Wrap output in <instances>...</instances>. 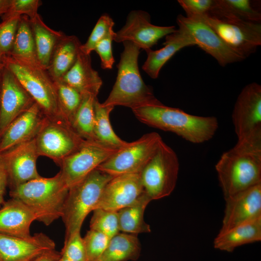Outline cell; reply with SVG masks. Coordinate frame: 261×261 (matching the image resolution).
I'll use <instances>...</instances> for the list:
<instances>
[{
    "label": "cell",
    "instance_id": "cell-1",
    "mask_svg": "<svg viewBox=\"0 0 261 261\" xmlns=\"http://www.w3.org/2000/svg\"><path fill=\"white\" fill-rule=\"evenodd\" d=\"M131 110L142 123L173 132L193 143L209 140L218 128V120L215 117L190 115L178 108L165 106L161 102L144 105Z\"/></svg>",
    "mask_w": 261,
    "mask_h": 261
},
{
    "label": "cell",
    "instance_id": "cell-2",
    "mask_svg": "<svg viewBox=\"0 0 261 261\" xmlns=\"http://www.w3.org/2000/svg\"><path fill=\"white\" fill-rule=\"evenodd\" d=\"M124 50L117 65L116 81L104 106H123L133 109L146 105L160 103L151 88L144 82L139 69L140 49L130 42L122 43Z\"/></svg>",
    "mask_w": 261,
    "mask_h": 261
},
{
    "label": "cell",
    "instance_id": "cell-3",
    "mask_svg": "<svg viewBox=\"0 0 261 261\" xmlns=\"http://www.w3.org/2000/svg\"><path fill=\"white\" fill-rule=\"evenodd\" d=\"M68 190L59 172L54 176H41L11 189L10 195L27 206L36 220L48 226L61 218Z\"/></svg>",
    "mask_w": 261,
    "mask_h": 261
},
{
    "label": "cell",
    "instance_id": "cell-4",
    "mask_svg": "<svg viewBox=\"0 0 261 261\" xmlns=\"http://www.w3.org/2000/svg\"><path fill=\"white\" fill-rule=\"evenodd\" d=\"M224 199L261 184V151L234 146L216 165Z\"/></svg>",
    "mask_w": 261,
    "mask_h": 261
},
{
    "label": "cell",
    "instance_id": "cell-5",
    "mask_svg": "<svg viewBox=\"0 0 261 261\" xmlns=\"http://www.w3.org/2000/svg\"><path fill=\"white\" fill-rule=\"evenodd\" d=\"M113 177L96 169L69 188L61 218L65 237L80 231L86 217L96 209L104 188Z\"/></svg>",
    "mask_w": 261,
    "mask_h": 261
},
{
    "label": "cell",
    "instance_id": "cell-6",
    "mask_svg": "<svg viewBox=\"0 0 261 261\" xmlns=\"http://www.w3.org/2000/svg\"><path fill=\"white\" fill-rule=\"evenodd\" d=\"M2 63L45 116L48 117H61L54 82L46 70L39 64L28 63L9 55L3 56Z\"/></svg>",
    "mask_w": 261,
    "mask_h": 261
},
{
    "label": "cell",
    "instance_id": "cell-7",
    "mask_svg": "<svg viewBox=\"0 0 261 261\" xmlns=\"http://www.w3.org/2000/svg\"><path fill=\"white\" fill-rule=\"evenodd\" d=\"M232 120L238 137L236 146L261 151V86L252 83L245 87L236 101Z\"/></svg>",
    "mask_w": 261,
    "mask_h": 261
},
{
    "label": "cell",
    "instance_id": "cell-8",
    "mask_svg": "<svg viewBox=\"0 0 261 261\" xmlns=\"http://www.w3.org/2000/svg\"><path fill=\"white\" fill-rule=\"evenodd\" d=\"M179 167L176 153L162 141L140 173L144 191L151 200L171 194L176 186Z\"/></svg>",
    "mask_w": 261,
    "mask_h": 261
},
{
    "label": "cell",
    "instance_id": "cell-9",
    "mask_svg": "<svg viewBox=\"0 0 261 261\" xmlns=\"http://www.w3.org/2000/svg\"><path fill=\"white\" fill-rule=\"evenodd\" d=\"M35 140L39 156L50 158L58 166L86 141L61 117H47Z\"/></svg>",
    "mask_w": 261,
    "mask_h": 261
},
{
    "label": "cell",
    "instance_id": "cell-10",
    "mask_svg": "<svg viewBox=\"0 0 261 261\" xmlns=\"http://www.w3.org/2000/svg\"><path fill=\"white\" fill-rule=\"evenodd\" d=\"M197 19L208 25L230 49L244 59L261 45L260 22L218 18L208 14Z\"/></svg>",
    "mask_w": 261,
    "mask_h": 261
},
{
    "label": "cell",
    "instance_id": "cell-11",
    "mask_svg": "<svg viewBox=\"0 0 261 261\" xmlns=\"http://www.w3.org/2000/svg\"><path fill=\"white\" fill-rule=\"evenodd\" d=\"M162 141L157 132L145 134L120 149L96 169L113 176L140 173Z\"/></svg>",
    "mask_w": 261,
    "mask_h": 261
},
{
    "label": "cell",
    "instance_id": "cell-12",
    "mask_svg": "<svg viewBox=\"0 0 261 261\" xmlns=\"http://www.w3.org/2000/svg\"><path fill=\"white\" fill-rule=\"evenodd\" d=\"M119 149L97 142L86 140L77 151L65 158L59 166L66 186L69 188L82 180Z\"/></svg>",
    "mask_w": 261,
    "mask_h": 261
},
{
    "label": "cell",
    "instance_id": "cell-13",
    "mask_svg": "<svg viewBox=\"0 0 261 261\" xmlns=\"http://www.w3.org/2000/svg\"><path fill=\"white\" fill-rule=\"evenodd\" d=\"M176 22L198 45L210 55L222 66L240 61L244 58L230 49L214 30L201 19H192L182 14L177 16Z\"/></svg>",
    "mask_w": 261,
    "mask_h": 261
},
{
    "label": "cell",
    "instance_id": "cell-14",
    "mask_svg": "<svg viewBox=\"0 0 261 261\" xmlns=\"http://www.w3.org/2000/svg\"><path fill=\"white\" fill-rule=\"evenodd\" d=\"M176 30L174 26L153 25L148 13L133 10L128 14L124 26L115 32L114 41L117 43L130 42L140 49L145 50L151 49L159 40Z\"/></svg>",
    "mask_w": 261,
    "mask_h": 261
},
{
    "label": "cell",
    "instance_id": "cell-15",
    "mask_svg": "<svg viewBox=\"0 0 261 261\" xmlns=\"http://www.w3.org/2000/svg\"><path fill=\"white\" fill-rule=\"evenodd\" d=\"M34 103L15 76L4 67L0 76V138L11 122Z\"/></svg>",
    "mask_w": 261,
    "mask_h": 261
},
{
    "label": "cell",
    "instance_id": "cell-16",
    "mask_svg": "<svg viewBox=\"0 0 261 261\" xmlns=\"http://www.w3.org/2000/svg\"><path fill=\"white\" fill-rule=\"evenodd\" d=\"M5 164L8 185L13 189L41 176L36 162L38 157L35 138L0 153Z\"/></svg>",
    "mask_w": 261,
    "mask_h": 261
},
{
    "label": "cell",
    "instance_id": "cell-17",
    "mask_svg": "<svg viewBox=\"0 0 261 261\" xmlns=\"http://www.w3.org/2000/svg\"><path fill=\"white\" fill-rule=\"evenodd\" d=\"M144 192L140 173L114 176L104 188L96 209L117 211L134 203Z\"/></svg>",
    "mask_w": 261,
    "mask_h": 261
},
{
    "label": "cell",
    "instance_id": "cell-18",
    "mask_svg": "<svg viewBox=\"0 0 261 261\" xmlns=\"http://www.w3.org/2000/svg\"><path fill=\"white\" fill-rule=\"evenodd\" d=\"M225 202L219 232L261 218V184L238 193Z\"/></svg>",
    "mask_w": 261,
    "mask_h": 261
},
{
    "label": "cell",
    "instance_id": "cell-19",
    "mask_svg": "<svg viewBox=\"0 0 261 261\" xmlns=\"http://www.w3.org/2000/svg\"><path fill=\"white\" fill-rule=\"evenodd\" d=\"M54 241L44 233L27 237L0 234L1 261H33L43 253L55 249Z\"/></svg>",
    "mask_w": 261,
    "mask_h": 261
},
{
    "label": "cell",
    "instance_id": "cell-20",
    "mask_svg": "<svg viewBox=\"0 0 261 261\" xmlns=\"http://www.w3.org/2000/svg\"><path fill=\"white\" fill-rule=\"evenodd\" d=\"M47 116L34 103L7 128L0 138V153L35 138Z\"/></svg>",
    "mask_w": 261,
    "mask_h": 261
},
{
    "label": "cell",
    "instance_id": "cell-21",
    "mask_svg": "<svg viewBox=\"0 0 261 261\" xmlns=\"http://www.w3.org/2000/svg\"><path fill=\"white\" fill-rule=\"evenodd\" d=\"M0 209V234L27 237L31 235L30 227L36 220L32 211L18 200L11 198Z\"/></svg>",
    "mask_w": 261,
    "mask_h": 261
},
{
    "label": "cell",
    "instance_id": "cell-22",
    "mask_svg": "<svg viewBox=\"0 0 261 261\" xmlns=\"http://www.w3.org/2000/svg\"><path fill=\"white\" fill-rule=\"evenodd\" d=\"M60 80L83 95L91 94L96 97L102 84L98 72L92 68L90 55L81 50L74 64Z\"/></svg>",
    "mask_w": 261,
    "mask_h": 261
},
{
    "label": "cell",
    "instance_id": "cell-23",
    "mask_svg": "<svg viewBox=\"0 0 261 261\" xmlns=\"http://www.w3.org/2000/svg\"><path fill=\"white\" fill-rule=\"evenodd\" d=\"M163 44V47L157 50H145L147 58L142 69L153 79L158 77L162 67L176 52L185 47L195 45L191 38L180 29L165 36Z\"/></svg>",
    "mask_w": 261,
    "mask_h": 261
},
{
    "label": "cell",
    "instance_id": "cell-24",
    "mask_svg": "<svg viewBox=\"0 0 261 261\" xmlns=\"http://www.w3.org/2000/svg\"><path fill=\"white\" fill-rule=\"evenodd\" d=\"M261 240V218L219 232L213 243L216 249L230 252L239 246Z\"/></svg>",
    "mask_w": 261,
    "mask_h": 261
},
{
    "label": "cell",
    "instance_id": "cell-25",
    "mask_svg": "<svg viewBox=\"0 0 261 261\" xmlns=\"http://www.w3.org/2000/svg\"><path fill=\"white\" fill-rule=\"evenodd\" d=\"M82 44L74 35H64L57 44L47 70L53 81L60 80L76 61Z\"/></svg>",
    "mask_w": 261,
    "mask_h": 261
},
{
    "label": "cell",
    "instance_id": "cell-26",
    "mask_svg": "<svg viewBox=\"0 0 261 261\" xmlns=\"http://www.w3.org/2000/svg\"><path fill=\"white\" fill-rule=\"evenodd\" d=\"M29 20L34 37L38 63L47 70L54 50L65 34L60 31L54 30L47 26L39 14Z\"/></svg>",
    "mask_w": 261,
    "mask_h": 261
},
{
    "label": "cell",
    "instance_id": "cell-27",
    "mask_svg": "<svg viewBox=\"0 0 261 261\" xmlns=\"http://www.w3.org/2000/svg\"><path fill=\"white\" fill-rule=\"evenodd\" d=\"M151 201L145 192L134 203L117 211L119 231L130 234L150 232V227L145 221L144 216Z\"/></svg>",
    "mask_w": 261,
    "mask_h": 261
},
{
    "label": "cell",
    "instance_id": "cell-28",
    "mask_svg": "<svg viewBox=\"0 0 261 261\" xmlns=\"http://www.w3.org/2000/svg\"><path fill=\"white\" fill-rule=\"evenodd\" d=\"M208 14L222 18H233L260 22L261 13L250 0H214Z\"/></svg>",
    "mask_w": 261,
    "mask_h": 261
},
{
    "label": "cell",
    "instance_id": "cell-29",
    "mask_svg": "<svg viewBox=\"0 0 261 261\" xmlns=\"http://www.w3.org/2000/svg\"><path fill=\"white\" fill-rule=\"evenodd\" d=\"M141 245L137 237L132 234L118 233L112 237L97 261H128L138 259Z\"/></svg>",
    "mask_w": 261,
    "mask_h": 261
},
{
    "label": "cell",
    "instance_id": "cell-30",
    "mask_svg": "<svg viewBox=\"0 0 261 261\" xmlns=\"http://www.w3.org/2000/svg\"><path fill=\"white\" fill-rule=\"evenodd\" d=\"M113 106H104L97 98L94 104L95 124L94 132L96 142L108 147L121 149L130 143L121 139L114 132L109 116Z\"/></svg>",
    "mask_w": 261,
    "mask_h": 261
},
{
    "label": "cell",
    "instance_id": "cell-31",
    "mask_svg": "<svg viewBox=\"0 0 261 261\" xmlns=\"http://www.w3.org/2000/svg\"><path fill=\"white\" fill-rule=\"evenodd\" d=\"M11 56L34 64H39L33 33L28 17L21 16L12 50Z\"/></svg>",
    "mask_w": 261,
    "mask_h": 261
},
{
    "label": "cell",
    "instance_id": "cell-32",
    "mask_svg": "<svg viewBox=\"0 0 261 261\" xmlns=\"http://www.w3.org/2000/svg\"><path fill=\"white\" fill-rule=\"evenodd\" d=\"M97 97L91 94L83 95L81 104L71 126L74 131L85 140L95 141L94 104Z\"/></svg>",
    "mask_w": 261,
    "mask_h": 261
},
{
    "label": "cell",
    "instance_id": "cell-33",
    "mask_svg": "<svg viewBox=\"0 0 261 261\" xmlns=\"http://www.w3.org/2000/svg\"><path fill=\"white\" fill-rule=\"evenodd\" d=\"M61 117L70 126L83 100V95L61 80L54 81Z\"/></svg>",
    "mask_w": 261,
    "mask_h": 261
},
{
    "label": "cell",
    "instance_id": "cell-34",
    "mask_svg": "<svg viewBox=\"0 0 261 261\" xmlns=\"http://www.w3.org/2000/svg\"><path fill=\"white\" fill-rule=\"evenodd\" d=\"M90 222V229L101 232L110 239L119 233L117 211L96 208Z\"/></svg>",
    "mask_w": 261,
    "mask_h": 261
},
{
    "label": "cell",
    "instance_id": "cell-35",
    "mask_svg": "<svg viewBox=\"0 0 261 261\" xmlns=\"http://www.w3.org/2000/svg\"><path fill=\"white\" fill-rule=\"evenodd\" d=\"M114 25L113 20L108 14H104L101 16L87 42L82 44L81 51L87 55H90L100 41L115 32L113 30Z\"/></svg>",
    "mask_w": 261,
    "mask_h": 261
},
{
    "label": "cell",
    "instance_id": "cell-36",
    "mask_svg": "<svg viewBox=\"0 0 261 261\" xmlns=\"http://www.w3.org/2000/svg\"><path fill=\"white\" fill-rule=\"evenodd\" d=\"M83 239L87 261H97L106 248L110 240L105 234L90 229Z\"/></svg>",
    "mask_w": 261,
    "mask_h": 261
},
{
    "label": "cell",
    "instance_id": "cell-37",
    "mask_svg": "<svg viewBox=\"0 0 261 261\" xmlns=\"http://www.w3.org/2000/svg\"><path fill=\"white\" fill-rule=\"evenodd\" d=\"M60 254L64 258L76 261H87L85 245L80 231L65 237Z\"/></svg>",
    "mask_w": 261,
    "mask_h": 261
},
{
    "label": "cell",
    "instance_id": "cell-38",
    "mask_svg": "<svg viewBox=\"0 0 261 261\" xmlns=\"http://www.w3.org/2000/svg\"><path fill=\"white\" fill-rule=\"evenodd\" d=\"M20 16H13L2 19L0 23V50L4 55L11 52L15 37Z\"/></svg>",
    "mask_w": 261,
    "mask_h": 261
},
{
    "label": "cell",
    "instance_id": "cell-39",
    "mask_svg": "<svg viewBox=\"0 0 261 261\" xmlns=\"http://www.w3.org/2000/svg\"><path fill=\"white\" fill-rule=\"evenodd\" d=\"M42 4L40 0H12L7 12L2 16V19L13 16L25 15L30 19L36 16L38 9Z\"/></svg>",
    "mask_w": 261,
    "mask_h": 261
},
{
    "label": "cell",
    "instance_id": "cell-40",
    "mask_svg": "<svg viewBox=\"0 0 261 261\" xmlns=\"http://www.w3.org/2000/svg\"><path fill=\"white\" fill-rule=\"evenodd\" d=\"M178 2L186 13V17L197 19L209 14L214 0H178Z\"/></svg>",
    "mask_w": 261,
    "mask_h": 261
},
{
    "label": "cell",
    "instance_id": "cell-41",
    "mask_svg": "<svg viewBox=\"0 0 261 261\" xmlns=\"http://www.w3.org/2000/svg\"><path fill=\"white\" fill-rule=\"evenodd\" d=\"M115 34V32L100 41L94 50L99 55L103 69H111L115 62L112 44Z\"/></svg>",
    "mask_w": 261,
    "mask_h": 261
},
{
    "label": "cell",
    "instance_id": "cell-42",
    "mask_svg": "<svg viewBox=\"0 0 261 261\" xmlns=\"http://www.w3.org/2000/svg\"><path fill=\"white\" fill-rule=\"evenodd\" d=\"M8 185V173L3 160L0 154V205L5 202L4 195Z\"/></svg>",
    "mask_w": 261,
    "mask_h": 261
},
{
    "label": "cell",
    "instance_id": "cell-43",
    "mask_svg": "<svg viewBox=\"0 0 261 261\" xmlns=\"http://www.w3.org/2000/svg\"><path fill=\"white\" fill-rule=\"evenodd\" d=\"M60 258V252L55 249L43 253L33 261H58Z\"/></svg>",
    "mask_w": 261,
    "mask_h": 261
},
{
    "label": "cell",
    "instance_id": "cell-44",
    "mask_svg": "<svg viewBox=\"0 0 261 261\" xmlns=\"http://www.w3.org/2000/svg\"><path fill=\"white\" fill-rule=\"evenodd\" d=\"M12 0H0V16H3L8 10Z\"/></svg>",
    "mask_w": 261,
    "mask_h": 261
},
{
    "label": "cell",
    "instance_id": "cell-45",
    "mask_svg": "<svg viewBox=\"0 0 261 261\" xmlns=\"http://www.w3.org/2000/svg\"><path fill=\"white\" fill-rule=\"evenodd\" d=\"M58 261H76L64 258L61 257V258Z\"/></svg>",
    "mask_w": 261,
    "mask_h": 261
},
{
    "label": "cell",
    "instance_id": "cell-46",
    "mask_svg": "<svg viewBox=\"0 0 261 261\" xmlns=\"http://www.w3.org/2000/svg\"><path fill=\"white\" fill-rule=\"evenodd\" d=\"M4 68V65L3 63L0 64V77L1 76V75L2 74V71Z\"/></svg>",
    "mask_w": 261,
    "mask_h": 261
},
{
    "label": "cell",
    "instance_id": "cell-47",
    "mask_svg": "<svg viewBox=\"0 0 261 261\" xmlns=\"http://www.w3.org/2000/svg\"><path fill=\"white\" fill-rule=\"evenodd\" d=\"M4 55L2 53L0 50V64L2 63V59Z\"/></svg>",
    "mask_w": 261,
    "mask_h": 261
},
{
    "label": "cell",
    "instance_id": "cell-48",
    "mask_svg": "<svg viewBox=\"0 0 261 261\" xmlns=\"http://www.w3.org/2000/svg\"></svg>",
    "mask_w": 261,
    "mask_h": 261
},
{
    "label": "cell",
    "instance_id": "cell-49",
    "mask_svg": "<svg viewBox=\"0 0 261 261\" xmlns=\"http://www.w3.org/2000/svg\"><path fill=\"white\" fill-rule=\"evenodd\" d=\"M0 261H1L0 260Z\"/></svg>",
    "mask_w": 261,
    "mask_h": 261
}]
</instances>
